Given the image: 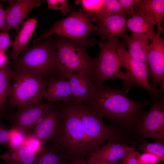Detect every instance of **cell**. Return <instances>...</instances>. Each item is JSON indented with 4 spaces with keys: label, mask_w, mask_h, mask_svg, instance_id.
<instances>
[{
    "label": "cell",
    "mask_w": 164,
    "mask_h": 164,
    "mask_svg": "<svg viewBox=\"0 0 164 164\" xmlns=\"http://www.w3.org/2000/svg\"><path fill=\"white\" fill-rule=\"evenodd\" d=\"M84 102L115 125L133 130L141 121L150 101H133L122 90L102 84L96 86L92 94Z\"/></svg>",
    "instance_id": "obj_1"
},
{
    "label": "cell",
    "mask_w": 164,
    "mask_h": 164,
    "mask_svg": "<svg viewBox=\"0 0 164 164\" xmlns=\"http://www.w3.org/2000/svg\"><path fill=\"white\" fill-rule=\"evenodd\" d=\"M63 125L61 132L49 142L51 148L67 161L86 159L94 151L85 132L78 100L72 97L63 105Z\"/></svg>",
    "instance_id": "obj_2"
},
{
    "label": "cell",
    "mask_w": 164,
    "mask_h": 164,
    "mask_svg": "<svg viewBox=\"0 0 164 164\" xmlns=\"http://www.w3.org/2000/svg\"><path fill=\"white\" fill-rule=\"evenodd\" d=\"M26 47L15 60V67L37 74L44 78H60L59 63L54 42L49 37Z\"/></svg>",
    "instance_id": "obj_3"
},
{
    "label": "cell",
    "mask_w": 164,
    "mask_h": 164,
    "mask_svg": "<svg viewBox=\"0 0 164 164\" xmlns=\"http://www.w3.org/2000/svg\"><path fill=\"white\" fill-rule=\"evenodd\" d=\"M13 82L8 98L10 109L28 104L43 102L46 86L45 78L34 73L15 67Z\"/></svg>",
    "instance_id": "obj_4"
},
{
    "label": "cell",
    "mask_w": 164,
    "mask_h": 164,
    "mask_svg": "<svg viewBox=\"0 0 164 164\" xmlns=\"http://www.w3.org/2000/svg\"><path fill=\"white\" fill-rule=\"evenodd\" d=\"M54 42L59 63L60 78L67 80L70 76L83 70L94 76L97 57H91L85 47L67 38L61 37Z\"/></svg>",
    "instance_id": "obj_5"
},
{
    "label": "cell",
    "mask_w": 164,
    "mask_h": 164,
    "mask_svg": "<svg viewBox=\"0 0 164 164\" xmlns=\"http://www.w3.org/2000/svg\"><path fill=\"white\" fill-rule=\"evenodd\" d=\"M91 17L82 10L72 12L67 17L56 22L51 28L34 40V43L53 35L67 38L85 47L94 43L88 39L92 32H97V26L93 24Z\"/></svg>",
    "instance_id": "obj_6"
},
{
    "label": "cell",
    "mask_w": 164,
    "mask_h": 164,
    "mask_svg": "<svg viewBox=\"0 0 164 164\" xmlns=\"http://www.w3.org/2000/svg\"><path fill=\"white\" fill-rule=\"evenodd\" d=\"M97 43L100 53L94 70L95 85L99 86L108 80L118 78L123 80V87L126 91H128L134 85L129 74L120 70L121 63L117 52L120 44L118 39Z\"/></svg>",
    "instance_id": "obj_7"
},
{
    "label": "cell",
    "mask_w": 164,
    "mask_h": 164,
    "mask_svg": "<svg viewBox=\"0 0 164 164\" xmlns=\"http://www.w3.org/2000/svg\"><path fill=\"white\" fill-rule=\"evenodd\" d=\"M78 103L85 132L94 152L104 143L112 141L131 144L132 142L127 140L119 131L107 125L104 118L88 105L79 100Z\"/></svg>",
    "instance_id": "obj_8"
},
{
    "label": "cell",
    "mask_w": 164,
    "mask_h": 164,
    "mask_svg": "<svg viewBox=\"0 0 164 164\" xmlns=\"http://www.w3.org/2000/svg\"><path fill=\"white\" fill-rule=\"evenodd\" d=\"M151 99L152 106L150 110L145 112L135 129L139 135L163 143L164 97H152Z\"/></svg>",
    "instance_id": "obj_9"
},
{
    "label": "cell",
    "mask_w": 164,
    "mask_h": 164,
    "mask_svg": "<svg viewBox=\"0 0 164 164\" xmlns=\"http://www.w3.org/2000/svg\"><path fill=\"white\" fill-rule=\"evenodd\" d=\"M117 52L121 62V67L126 70L134 86L142 87L154 97L160 98L163 97L164 90L154 89L149 83L150 73L148 65L133 58L121 43H120Z\"/></svg>",
    "instance_id": "obj_10"
},
{
    "label": "cell",
    "mask_w": 164,
    "mask_h": 164,
    "mask_svg": "<svg viewBox=\"0 0 164 164\" xmlns=\"http://www.w3.org/2000/svg\"><path fill=\"white\" fill-rule=\"evenodd\" d=\"M63 102L51 103L34 127L32 134L46 143L57 138L63 125Z\"/></svg>",
    "instance_id": "obj_11"
},
{
    "label": "cell",
    "mask_w": 164,
    "mask_h": 164,
    "mask_svg": "<svg viewBox=\"0 0 164 164\" xmlns=\"http://www.w3.org/2000/svg\"><path fill=\"white\" fill-rule=\"evenodd\" d=\"M161 32L157 30L155 36L147 51V58L152 82L151 87L156 90L160 87L164 90V40Z\"/></svg>",
    "instance_id": "obj_12"
},
{
    "label": "cell",
    "mask_w": 164,
    "mask_h": 164,
    "mask_svg": "<svg viewBox=\"0 0 164 164\" xmlns=\"http://www.w3.org/2000/svg\"><path fill=\"white\" fill-rule=\"evenodd\" d=\"M50 104L49 102L35 103L18 107L16 112L8 115V121L11 127L32 132L37 122Z\"/></svg>",
    "instance_id": "obj_13"
},
{
    "label": "cell",
    "mask_w": 164,
    "mask_h": 164,
    "mask_svg": "<svg viewBox=\"0 0 164 164\" xmlns=\"http://www.w3.org/2000/svg\"><path fill=\"white\" fill-rule=\"evenodd\" d=\"M43 1L40 0H18L10 1L9 5L5 10L6 19L2 32H9L11 29H16L24 22L30 11L40 6Z\"/></svg>",
    "instance_id": "obj_14"
},
{
    "label": "cell",
    "mask_w": 164,
    "mask_h": 164,
    "mask_svg": "<svg viewBox=\"0 0 164 164\" xmlns=\"http://www.w3.org/2000/svg\"><path fill=\"white\" fill-rule=\"evenodd\" d=\"M126 17L121 15H108L97 22V32L103 42L126 35Z\"/></svg>",
    "instance_id": "obj_15"
},
{
    "label": "cell",
    "mask_w": 164,
    "mask_h": 164,
    "mask_svg": "<svg viewBox=\"0 0 164 164\" xmlns=\"http://www.w3.org/2000/svg\"><path fill=\"white\" fill-rule=\"evenodd\" d=\"M71 88V97L84 102L91 95L96 87L94 76L83 70L68 77Z\"/></svg>",
    "instance_id": "obj_16"
},
{
    "label": "cell",
    "mask_w": 164,
    "mask_h": 164,
    "mask_svg": "<svg viewBox=\"0 0 164 164\" xmlns=\"http://www.w3.org/2000/svg\"><path fill=\"white\" fill-rule=\"evenodd\" d=\"M46 86L43 98L48 102H65L71 97V92L69 81L67 79L53 76L45 78Z\"/></svg>",
    "instance_id": "obj_17"
},
{
    "label": "cell",
    "mask_w": 164,
    "mask_h": 164,
    "mask_svg": "<svg viewBox=\"0 0 164 164\" xmlns=\"http://www.w3.org/2000/svg\"><path fill=\"white\" fill-rule=\"evenodd\" d=\"M134 11L146 18L157 27V30L164 32L161 26L164 15V0H139Z\"/></svg>",
    "instance_id": "obj_18"
},
{
    "label": "cell",
    "mask_w": 164,
    "mask_h": 164,
    "mask_svg": "<svg viewBox=\"0 0 164 164\" xmlns=\"http://www.w3.org/2000/svg\"><path fill=\"white\" fill-rule=\"evenodd\" d=\"M136 149L124 142L112 141L97 149L90 157L114 162L122 159L129 152Z\"/></svg>",
    "instance_id": "obj_19"
},
{
    "label": "cell",
    "mask_w": 164,
    "mask_h": 164,
    "mask_svg": "<svg viewBox=\"0 0 164 164\" xmlns=\"http://www.w3.org/2000/svg\"><path fill=\"white\" fill-rule=\"evenodd\" d=\"M37 20L35 18L27 19L18 28L13 43L12 58L15 60L26 47L36 29Z\"/></svg>",
    "instance_id": "obj_20"
},
{
    "label": "cell",
    "mask_w": 164,
    "mask_h": 164,
    "mask_svg": "<svg viewBox=\"0 0 164 164\" xmlns=\"http://www.w3.org/2000/svg\"><path fill=\"white\" fill-rule=\"evenodd\" d=\"M122 38L130 55L135 59L148 65L147 51L150 43L149 39L133 33L130 36L126 35Z\"/></svg>",
    "instance_id": "obj_21"
},
{
    "label": "cell",
    "mask_w": 164,
    "mask_h": 164,
    "mask_svg": "<svg viewBox=\"0 0 164 164\" xmlns=\"http://www.w3.org/2000/svg\"><path fill=\"white\" fill-rule=\"evenodd\" d=\"M127 21L126 27L133 33L145 36L152 42L156 33L154 25L145 17L134 12Z\"/></svg>",
    "instance_id": "obj_22"
},
{
    "label": "cell",
    "mask_w": 164,
    "mask_h": 164,
    "mask_svg": "<svg viewBox=\"0 0 164 164\" xmlns=\"http://www.w3.org/2000/svg\"><path fill=\"white\" fill-rule=\"evenodd\" d=\"M9 61L0 67V121L2 122L5 115V104L10 95L12 88L11 81L13 72Z\"/></svg>",
    "instance_id": "obj_23"
},
{
    "label": "cell",
    "mask_w": 164,
    "mask_h": 164,
    "mask_svg": "<svg viewBox=\"0 0 164 164\" xmlns=\"http://www.w3.org/2000/svg\"><path fill=\"white\" fill-rule=\"evenodd\" d=\"M37 157L29 148L23 145L16 149L9 150L6 153L0 155V159L5 162H14L22 164H34Z\"/></svg>",
    "instance_id": "obj_24"
},
{
    "label": "cell",
    "mask_w": 164,
    "mask_h": 164,
    "mask_svg": "<svg viewBox=\"0 0 164 164\" xmlns=\"http://www.w3.org/2000/svg\"><path fill=\"white\" fill-rule=\"evenodd\" d=\"M75 2L82 7V10L91 16L93 21L98 22L106 15L104 0H78Z\"/></svg>",
    "instance_id": "obj_25"
},
{
    "label": "cell",
    "mask_w": 164,
    "mask_h": 164,
    "mask_svg": "<svg viewBox=\"0 0 164 164\" xmlns=\"http://www.w3.org/2000/svg\"><path fill=\"white\" fill-rule=\"evenodd\" d=\"M67 161L47 143L37 156L34 164H67Z\"/></svg>",
    "instance_id": "obj_26"
},
{
    "label": "cell",
    "mask_w": 164,
    "mask_h": 164,
    "mask_svg": "<svg viewBox=\"0 0 164 164\" xmlns=\"http://www.w3.org/2000/svg\"><path fill=\"white\" fill-rule=\"evenodd\" d=\"M32 133V132H28L19 128L11 127L9 138L6 147L9 150H12L23 145Z\"/></svg>",
    "instance_id": "obj_27"
},
{
    "label": "cell",
    "mask_w": 164,
    "mask_h": 164,
    "mask_svg": "<svg viewBox=\"0 0 164 164\" xmlns=\"http://www.w3.org/2000/svg\"><path fill=\"white\" fill-rule=\"evenodd\" d=\"M135 142L134 145L139 147V149L144 152L154 154L160 158L162 162L164 160V145L163 143L156 142L150 143L143 140L142 141Z\"/></svg>",
    "instance_id": "obj_28"
},
{
    "label": "cell",
    "mask_w": 164,
    "mask_h": 164,
    "mask_svg": "<svg viewBox=\"0 0 164 164\" xmlns=\"http://www.w3.org/2000/svg\"><path fill=\"white\" fill-rule=\"evenodd\" d=\"M46 144L32 133L27 138L24 145L29 148L37 156L42 151Z\"/></svg>",
    "instance_id": "obj_29"
},
{
    "label": "cell",
    "mask_w": 164,
    "mask_h": 164,
    "mask_svg": "<svg viewBox=\"0 0 164 164\" xmlns=\"http://www.w3.org/2000/svg\"><path fill=\"white\" fill-rule=\"evenodd\" d=\"M47 7L55 11L60 10L63 15L70 12L71 8L66 0H47Z\"/></svg>",
    "instance_id": "obj_30"
},
{
    "label": "cell",
    "mask_w": 164,
    "mask_h": 164,
    "mask_svg": "<svg viewBox=\"0 0 164 164\" xmlns=\"http://www.w3.org/2000/svg\"><path fill=\"white\" fill-rule=\"evenodd\" d=\"M104 4L108 15H122L121 7L118 0H104Z\"/></svg>",
    "instance_id": "obj_31"
},
{
    "label": "cell",
    "mask_w": 164,
    "mask_h": 164,
    "mask_svg": "<svg viewBox=\"0 0 164 164\" xmlns=\"http://www.w3.org/2000/svg\"><path fill=\"white\" fill-rule=\"evenodd\" d=\"M139 0H118L122 9V15L127 16L131 15L135 12L134 9L136 3Z\"/></svg>",
    "instance_id": "obj_32"
},
{
    "label": "cell",
    "mask_w": 164,
    "mask_h": 164,
    "mask_svg": "<svg viewBox=\"0 0 164 164\" xmlns=\"http://www.w3.org/2000/svg\"><path fill=\"white\" fill-rule=\"evenodd\" d=\"M160 161H162L159 157L148 152L140 154L138 159V164H156Z\"/></svg>",
    "instance_id": "obj_33"
},
{
    "label": "cell",
    "mask_w": 164,
    "mask_h": 164,
    "mask_svg": "<svg viewBox=\"0 0 164 164\" xmlns=\"http://www.w3.org/2000/svg\"><path fill=\"white\" fill-rule=\"evenodd\" d=\"M140 155L135 150L131 151L122 158V164H138V159Z\"/></svg>",
    "instance_id": "obj_34"
},
{
    "label": "cell",
    "mask_w": 164,
    "mask_h": 164,
    "mask_svg": "<svg viewBox=\"0 0 164 164\" xmlns=\"http://www.w3.org/2000/svg\"><path fill=\"white\" fill-rule=\"evenodd\" d=\"M13 43L10 39L9 32L0 33V50L6 51L12 46Z\"/></svg>",
    "instance_id": "obj_35"
},
{
    "label": "cell",
    "mask_w": 164,
    "mask_h": 164,
    "mask_svg": "<svg viewBox=\"0 0 164 164\" xmlns=\"http://www.w3.org/2000/svg\"><path fill=\"white\" fill-rule=\"evenodd\" d=\"M10 134V128L0 121V145L6 147Z\"/></svg>",
    "instance_id": "obj_36"
},
{
    "label": "cell",
    "mask_w": 164,
    "mask_h": 164,
    "mask_svg": "<svg viewBox=\"0 0 164 164\" xmlns=\"http://www.w3.org/2000/svg\"><path fill=\"white\" fill-rule=\"evenodd\" d=\"M86 164H122V163L121 161L111 162L90 157L87 160Z\"/></svg>",
    "instance_id": "obj_37"
},
{
    "label": "cell",
    "mask_w": 164,
    "mask_h": 164,
    "mask_svg": "<svg viewBox=\"0 0 164 164\" xmlns=\"http://www.w3.org/2000/svg\"><path fill=\"white\" fill-rule=\"evenodd\" d=\"M6 19V10L4 9L3 4H0V31L2 30L5 25Z\"/></svg>",
    "instance_id": "obj_38"
},
{
    "label": "cell",
    "mask_w": 164,
    "mask_h": 164,
    "mask_svg": "<svg viewBox=\"0 0 164 164\" xmlns=\"http://www.w3.org/2000/svg\"><path fill=\"white\" fill-rule=\"evenodd\" d=\"M5 52L0 50V67L5 66L9 61Z\"/></svg>",
    "instance_id": "obj_39"
},
{
    "label": "cell",
    "mask_w": 164,
    "mask_h": 164,
    "mask_svg": "<svg viewBox=\"0 0 164 164\" xmlns=\"http://www.w3.org/2000/svg\"><path fill=\"white\" fill-rule=\"evenodd\" d=\"M86 159L74 161L70 162L68 164H86Z\"/></svg>",
    "instance_id": "obj_40"
},
{
    "label": "cell",
    "mask_w": 164,
    "mask_h": 164,
    "mask_svg": "<svg viewBox=\"0 0 164 164\" xmlns=\"http://www.w3.org/2000/svg\"><path fill=\"white\" fill-rule=\"evenodd\" d=\"M5 164H22L19 163L14 162H9L7 161L5 162Z\"/></svg>",
    "instance_id": "obj_41"
},
{
    "label": "cell",
    "mask_w": 164,
    "mask_h": 164,
    "mask_svg": "<svg viewBox=\"0 0 164 164\" xmlns=\"http://www.w3.org/2000/svg\"><path fill=\"white\" fill-rule=\"evenodd\" d=\"M0 164H1L0 162Z\"/></svg>",
    "instance_id": "obj_42"
}]
</instances>
